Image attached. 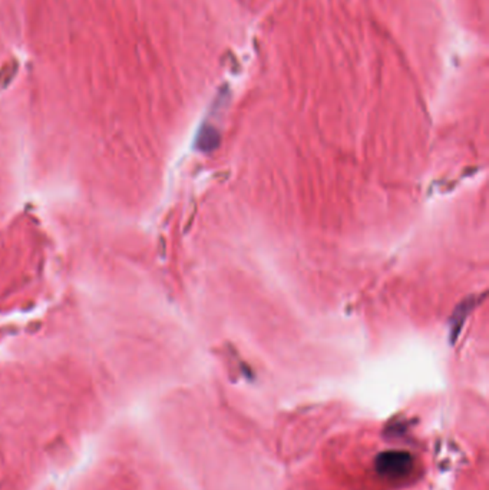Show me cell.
<instances>
[{
	"label": "cell",
	"mask_w": 489,
	"mask_h": 490,
	"mask_svg": "<svg viewBox=\"0 0 489 490\" xmlns=\"http://www.w3.org/2000/svg\"><path fill=\"white\" fill-rule=\"evenodd\" d=\"M469 310H471V302H467V301H465V302L461 304L460 307L456 309V312L453 313V323H452V332H450L452 339H456L457 332H460V330H461V327H462V324H464V321H465V314L468 316Z\"/></svg>",
	"instance_id": "7a4b0ae2"
},
{
	"label": "cell",
	"mask_w": 489,
	"mask_h": 490,
	"mask_svg": "<svg viewBox=\"0 0 489 490\" xmlns=\"http://www.w3.org/2000/svg\"><path fill=\"white\" fill-rule=\"evenodd\" d=\"M412 456L406 451H385L379 454L376 469L380 475L389 479H401L412 470Z\"/></svg>",
	"instance_id": "6da1fadb"
},
{
	"label": "cell",
	"mask_w": 489,
	"mask_h": 490,
	"mask_svg": "<svg viewBox=\"0 0 489 490\" xmlns=\"http://www.w3.org/2000/svg\"><path fill=\"white\" fill-rule=\"evenodd\" d=\"M219 145V136L214 130L202 131L198 138V146L201 150H211Z\"/></svg>",
	"instance_id": "3957f363"
}]
</instances>
